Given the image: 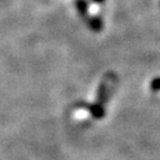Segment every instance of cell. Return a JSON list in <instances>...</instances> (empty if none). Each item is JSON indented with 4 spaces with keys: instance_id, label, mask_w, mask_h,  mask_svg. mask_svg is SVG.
Listing matches in <instances>:
<instances>
[{
    "instance_id": "obj_1",
    "label": "cell",
    "mask_w": 160,
    "mask_h": 160,
    "mask_svg": "<svg viewBox=\"0 0 160 160\" xmlns=\"http://www.w3.org/2000/svg\"><path fill=\"white\" fill-rule=\"evenodd\" d=\"M116 81H118V78H116V75L114 72H109L103 77V80L101 81V83L98 86V89H97V96L96 101H95L96 106L104 108V104L108 101L109 95L113 90V88L115 87Z\"/></svg>"
},
{
    "instance_id": "obj_2",
    "label": "cell",
    "mask_w": 160,
    "mask_h": 160,
    "mask_svg": "<svg viewBox=\"0 0 160 160\" xmlns=\"http://www.w3.org/2000/svg\"><path fill=\"white\" fill-rule=\"evenodd\" d=\"M78 107L87 108L88 110H89V113L92 114V118H95V119H102L103 116H104V114H106L104 108L98 107V106H96L95 103H92V104H88V103H81V104H78Z\"/></svg>"
},
{
    "instance_id": "obj_3",
    "label": "cell",
    "mask_w": 160,
    "mask_h": 160,
    "mask_svg": "<svg viewBox=\"0 0 160 160\" xmlns=\"http://www.w3.org/2000/svg\"><path fill=\"white\" fill-rule=\"evenodd\" d=\"M76 5H77V8H78V12H80L82 16H84L87 12V4L84 0H77L76 1Z\"/></svg>"
},
{
    "instance_id": "obj_4",
    "label": "cell",
    "mask_w": 160,
    "mask_h": 160,
    "mask_svg": "<svg viewBox=\"0 0 160 160\" xmlns=\"http://www.w3.org/2000/svg\"><path fill=\"white\" fill-rule=\"evenodd\" d=\"M151 90L153 92H160V77H157L151 82Z\"/></svg>"
},
{
    "instance_id": "obj_5",
    "label": "cell",
    "mask_w": 160,
    "mask_h": 160,
    "mask_svg": "<svg viewBox=\"0 0 160 160\" xmlns=\"http://www.w3.org/2000/svg\"><path fill=\"white\" fill-rule=\"evenodd\" d=\"M95 1H96V2H100V1H102V0H95Z\"/></svg>"
}]
</instances>
